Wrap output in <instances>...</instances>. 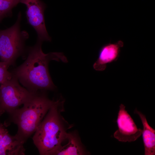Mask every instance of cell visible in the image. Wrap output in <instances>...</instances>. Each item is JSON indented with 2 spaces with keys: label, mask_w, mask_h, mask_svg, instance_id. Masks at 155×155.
<instances>
[{
  "label": "cell",
  "mask_w": 155,
  "mask_h": 155,
  "mask_svg": "<svg viewBox=\"0 0 155 155\" xmlns=\"http://www.w3.org/2000/svg\"><path fill=\"white\" fill-rule=\"evenodd\" d=\"M42 42L38 40L36 44L29 48L24 62L11 72L26 88L32 92L53 90L56 88L48 70V65L52 60L66 63L68 60L63 53H44Z\"/></svg>",
  "instance_id": "6da1fadb"
},
{
  "label": "cell",
  "mask_w": 155,
  "mask_h": 155,
  "mask_svg": "<svg viewBox=\"0 0 155 155\" xmlns=\"http://www.w3.org/2000/svg\"><path fill=\"white\" fill-rule=\"evenodd\" d=\"M56 101L50 100L39 91L33 92L22 108L9 114L8 120L4 124L6 126L11 123L16 125L18 129L16 135L25 143Z\"/></svg>",
  "instance_id": "7a4b0ae2"
},
{
  "label": "cell",
  "mask_w": 155,
  "mask_h": 155,
  "mask_svg": "<svg viewBox=\"0 0 155 155\" xmlns=\"http://www.w3.org/2000/svg\"><path fill=\"white\" fill-rule=\"evenodd\" d=\"M63 101L59 99L50 108L32 137L33 142L41 155H55L67 140V133L59 112Z\"/></svg>",
  "instance_id": "3957f363"
},
{
  "label": "cell",
  "mask_w": 155,
  "mask_h": 155,
  "mask_svg": "<svg viewBox=\"0 0 155 155\" xmlns=\"http://www.w3.org/2000/svg\"><path fill=\"white\" fill-rule=\"evenodd\" d=\"M21 14L19 12L16 21L11 27L0 31V58L10 66L13 65L23 52L28 33L21 31Z\"/></svg>",
  "instance_id": "277c9868"
},
{
  "label": "cell",
  "mask_w": 155,
  "mask_h": 155,
  "mask_svg": "<svg viewBox=\"0 0 155 155\" xmlns=\"http://www.w3.org/2000/svg\"><path fill=\"white\" fill-rule=\"evenodd\" d=\"M0 85V104L4 112L8 114L25 103L33 93L22 86L18 79L13 76Z\"/></svg>",
  "instance_id": "5b68a950"
},
{
  "label": "cell",
  "mask_w": 155,
  "mask_h": 155,
  "mask_svg": "<svg viewBox=\"0 0 155 155\" xmlns=\"http://www.w3.org/2000/svg\"><path fill=\"white\" fill-rule=\"evenodd\" d=\"M20 3L26 6L28 22L36 31L38 40L42 42L51 41V38L47 31L45 23V4L40 0H20Z\"/></svg>",
  "instance_id": "8992f818"
},
{
  "label": "cell",
  "mask_w": 155,
  "mask_h": 155,
  "mask_svg": "<svg viewBox=\"0 0 155 155\" xmlns=\"http://www.w3.org/2000/svg\"><path fill=\"white\" fill-rule=\"evenodd\" d=\"M121 104L119 106L117 123L118 129L114 132V137L119 142H134L141 135L142 129L138 128L133 119Z\"/></svg>",
  "instance_id": "52a82bcc"
},
{
  "label": "cell",
  "mask_w": 155,
  "mask_h": 155,
  "mask_svg": "<svg viewBox=\"0 0 155 155\" xmlns=\"http://www.w3.org/2000/svg\"><path fill=\"white\" fill-rule=\"evenodd\" d=\"M123 45V42L121 40L103 45L99 50L98 59L93 65V68L98 71L105 70L107 64L117 60Z\"/></svg>",
  "instance_id": "ba28073f"
},
{
  "label": "cell",
  "mask_w": 155,
  "mask_h": 155,
  "mask_svg": "<svg viewBox=\"0 0 155 155\" xmlns=\"http://www.w3.org/2000/svg\"><path fill=\"white\" fill-rule=\"evenodd\" d=\"M24 143L16 135L8 132L0 141V155H24Z\"/></svg>",
  "instance_id": "9c48e42d"
},
{
  "label": "cell",
  "mask_w": 155,
  "mask_h": 155,
  "mask_svg": "<svg viewBox=\"0 0 155 155\" xmlns=\"http://www.w3.org/2000/svg\"><path fill=\"white\" fill-rule=\"evenodd\" d=\"M134 113L138 115L143 127L142 134L144 147V155L155 154V130L149 124L146 116L136 108Z\"/></svg>",
  "instance_id": "30bf717a"
},
{
  "label": "cell",
  "mask_w": 155,
  "mask_h": 155,
  "mask_svg": "<svg viewBox=\"0 0 155 155\" xmlns=\"http://www.w3.org/2000/svg\"><path fill=\"white\" fill-rule=\"evenodd\" d=\"M67 140L68 141V143L62 146L55 155H81L86 154L80 140L75 134L68 133Z\"/></svg>",
  "instance_id": "8fae6325"
},
{
  "label": "cell",
  "mask_w": 155,
  "mask_h": 155,
  "mask_svg": "<svg viewBox=\"0 0 155 155\" xmlns=\"http://www.w3.org/2000/svg\"><path fill=\"white\" fill-rule=\"evenodd\" d=\"M20 0H0V16L5 17L10 15L12 9Z\"/></svg>",
  "instance_id": "7c38bea8"
},
{
  "label": "cell",
  "mask_w": 155,
  "mask_h": 155,
  "mask_svg": "<svg viewBox=\"0 0 155 155\" xmlns=\"http://www.w3.org/2000/svg\"><path fill=\"white\" fill-rule=\"evenodd\" d=\"M9 65L3 61H0V84H1L11 79L12 77L11 72L8 69Z\"/></svg>",
  "instance_id": "4fadbf2b"
},
{
  "label": "cell",
  "mask_w": 155,
  "mask_h": 155,
  "mask_svg": "<svg viewBox=\"0 0 155 155\" xmlns=\"http://www.w3.org/2000/svg\"><path fill=\"white\" fill-rule=\"evenodd\" d=\"M8 132L4 124L0 123V141Z\"/></svg>",
  "instance_id": "5bb4252c"
},
{
  "label": "cell",
  "mask_w": 155,
  "mask_h": 155,
  "mask_svg": "<svg viewBox=\"0 0 155 155\" xmlns=\"http://www.w3.org/2000/svg\"><path fill=\"white\" fill-rule=\"evenodd\" d=\"M4 113L5 112L1 107L0 102V116Z\"/></svg>",
  "instance_id": "9a60e30c"
},
{
  "label": "cell",
  "mask_w": 155,
  "mask_h": 155,
  "mask_svg": "<svg viewBox=\"0 0 155 155\" xmlns=\"http://www.w3.org/2000/svg\"><path fill=\"white\" fill-rule=\"evenodd\" d=\"M4 17L2 16H0V22Z\"/></svg>",
  "instance_id": "2e32d148"
}]
</instances>
